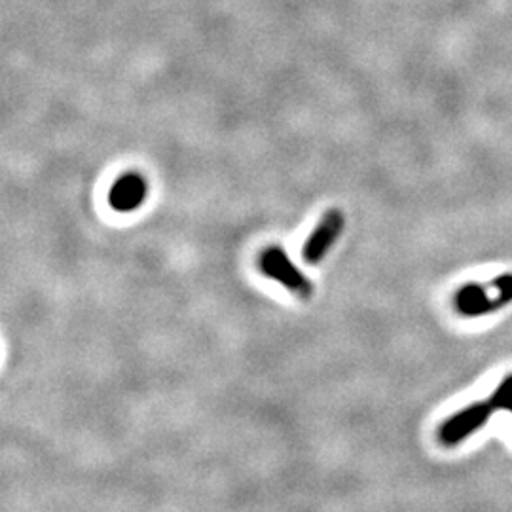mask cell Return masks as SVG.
<instances>
[{
    "label": "cell",
    "mask_w": 512,
    "mask_h": 512,
    "mask_svg": "<svg viewBox=\"0 0 512 512\" xmlns=\"http://www.w3.org/2000/svg\"><path fill=\"white\" fill-rule=\"evenodd\" d=\"M507 410L512 414V374L507 376L488 401L469 404L456 412L452 418L439 427V440L444 446H456L469 439L478 429H482L494 412Z\"/></svg>",
    "instance_id": "1"
},
{
    "label": "cell",
    "mask_w": 512,
    "mask_h": 512,
    "mask_svg": "<svg viewBox=\"0 0 512 512\" xmlns=\"http://www.w3.org/2000/svg\"><path fill=\"white\" fill-rule=\"evenodd\" d=\"M344 228H346L344 213L338 209L327 211L321 222L317 224V228L311 232L310 238L304 243V249H302L304 262H308L311 266L319 264L325 256L329 255L334 243L342 236Z\"/></svg>",
    "instance_id": "4"
},
{
    "label": "cell",
    "mask_w": 512,
    "mask_h": 512,
    "mask_svg": "<svg viewBox=\"0 0 512 512\" xmlns=\"http://www.w3.org/2000/svg\"><path fill=\"white\" fill-rule=\"evenodd\" d=\"M147 179L139 173H124L112 184L109 194L110 207L118 213H131L147 200Z\"/></svg>",
    "instance_id": "5"
},
{
    "label": "cell",
    "mask_w": 512,
    "mask_h": 512,
    "mask_svg": "<svg viewBox=\"0 0 512 512\" xmlns=\"http://www.w3.org/2000/svg\"><path fill=\"white\" fill-rule=\"evenodd\" d=\"M258 268L260 272L277 281L279 285H283L289 293L302 298V300H310L315 289L313 283L306 277V274L296 268L293 260L285 253V249L272 245L268 249L262 251V255L258 258Z\"/></svg>",
    "instance_id": "3"
},
{
    "label": "cell",
    "mask_w": 512,
    "mask_h": 512,
    "mask_svg": "<svg viewBox=\"0 0 512 512\" xmlns=\"http://www.w3.org/2000/svg\"><path fill=\"white\" fill-rule=\"evenodd\" d=\"M512 302V275H499L494 281L484 287L478 283H469L461 287L454 304L456 310L465 317H480L494 311L501 310L503 306Z\"/></svg>",
    "instance_id": "2"
}]
</instances>
